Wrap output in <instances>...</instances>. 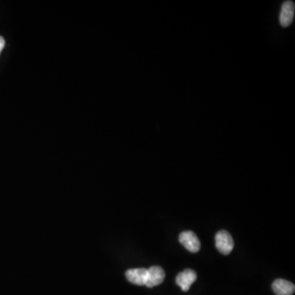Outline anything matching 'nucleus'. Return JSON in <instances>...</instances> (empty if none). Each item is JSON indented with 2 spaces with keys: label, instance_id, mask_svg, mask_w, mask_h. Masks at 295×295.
<instances>
[{
  "label": "nucleus",
  "instance_id": "1",
  "mask_svg": "<svg viewBox=\"0 0 295 295\" xmlns=\"http://www.w3.org/2000/svg\"><path fill=\"white\" fill-rule=\"evenodd\" d=\"M216 247L218 251L224 255H228L234 249V240L230 233L221 230L215 237Z\"/></svg>",
  "mask_w": 295,
  "mask_h": 295
},
{
  "label": "nucleus",
  "instance_id": "2",
  "mask_svg": "<svg viewBox=\"0 0 295 295\" xmlns=\"http://www.w3.org/2000/svg\"><path fill=\"white\" fill-rule=\"evenodd\" d=\"M180 243L191 253H198L201 247L200 241L192 231H184L179 236Z\"/></svg>",
  "mask_w": 295,
  "mask_h": 295
},
{
  "label": "nucleus",
  "instance_id": "3",
  "mask_svg": "<svg viewBox=\"0 0 295 295\" xmlns=\"http://www.w3.org/2000/svg\"><path fill=\"white\" fill-rule=\"evenodd\" d=\"M165 272L161 266H153L148 269V278L146 285L148 288H153L154 286L161 285L165 279Z\"/></svg>",
  "mask_w": 295,
  "mask_h": 295
},
{
  "label": "nucleus",
  "instance_id": "4",
  "mask_svg": "<svg viewBox=\"0 0 295 295\" xmlns=\"http://www.w3.org/2000/svg\"><path fill=\"white\" fill-rule=\"evenodd\" d=\"M295 5L293 1H285L281 7L280 23L283 28H288L294 18Z\"/></svg>",
  "mask_w": 295,
  "mask_h": 295
},
{
  "label": "nucleus",
  "instance_id": "5",
  "mask_svg": "<svg viewBox=\"0 0 295 295\" xmlns=\"http://www.w3.org/2000/svg\"><path fill=\"white\" fill-rule=\"evenodd\" d=\"M196 272L191 269H185L184 272H180L176 277V282L184 292L191 288V285L196 281Z\"/></svg>",
  "mask_w": 295,
  "mask_h": 295
},
{
  "label": "nucleus",
  "instance_id": "6",
  "mask_svg": "<svg viewBox=\"0 0 295 295\" xmlns=\"http://www.w3.org/2000/svg\"><path fill=\"white\" fill-rule=\"evenodd\" d=\"M126 277L128 281L137 285H145L148 278V270L145 268H135L126 271Z\"/></svg>",
  "mask_w": 295,
  "mask_h": 295
},
{
  "label": "nucleus",
  "instance_id": "7",
  "mask_svg": "<svg viewBox=\"0 0 295 295\" xmlns=\"http://www.w3.org/2000/svg\"><path fill=\"white\" fill-rule=\"evenodd\" d=\"M272 289L277 295H292L294 293L295 286L286 280L277 279L272 284Z\"/></svg>",
  "mask_w": 295,
  "mask_h": 295
},
{
  "label": "nucleus",
  "instance_id": "8",
  "mask_svg": "<svg viewBox=\"0 0 295 295\" xmlns=\"http://www.w3.org/2000/svg\"><path fill=\"white\" fill-rule=\"evenodd\" d=\"M5 46V40L2 36H0V52H2L3 49Z\"/></svg>",
  "mask_w": 295,
  "mask_h": 295
},
{
  "label": "nucleus",
  "instance_id": "9",
  "mask_svg": "<svg viewBox=\"0 0 295 295\" xmlns=\"http://www.w3.org/2000/svg\"><path fill=\"white\" fill-rule=\"evenodd\" d=\"M0 53H1V52H0Z\"/></svg>",
  "mask_w": 295,
  "mask_h": 295
}]
</instances>
